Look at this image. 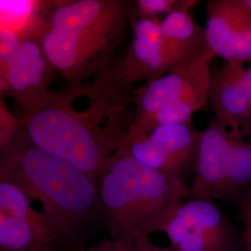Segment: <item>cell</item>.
Wrapping results in <instances>:
<instances>
[{
	"label": "cell",
	"instance_id": "9a60e30c",
	"mask_svg": "<svg viewBox=\"0 0 251 251\" xmlns=\"http://www.w3.org/2000/svg\"><path fill=\"white\" fill-rule=\"evenodd\" d=\"M228 127L231 163L226 198L244 195L251 188V135L235 126L228 125Z\"/></svg>",
	"mask_w": 251,
	"mask_h": 251
},
{
	"label": "cell",
	"instance_id": "30bf717a",
	"mask_svg": "<svg viewBox=\"0 0 251 251\" xmlns=\"http://www.w3.org/2000/svg\"><path fill=\"white\" fill-rule=\"evenodd\" d=\"M210 75L208 63L179 65L136 89V116L131 127L144 123L163 108L207 91Z\"/></svg>",
	"mask_w": 251,
	"mask_h": 251
},
{
	"label": "cell",
	"instance_id": "2e32d148",
	"mask_svg": "<svg viewBox=\"0 0 251 251\" xmlns=\"http://www.w3.org/2000/svg\"><path fill=\"white\" fill-rule=\"evenodd\" d=\"M197 1L192 0H136L132 5V19H159L173 11L191 9Z\"/></svg>",
	"mask_w": 251,
	"mask_h": 251
},
{
	"label": "cell",
	"instance_id": "4fadbf2b",
	"mask_svg": "<svg viewBox=\"0 0 251 251\" xmlns=\"http://www.w3.org/2000/svg\"><path fill=\"white\" fill-rule=\"evenodd\" d=\"M246 68L225 62L210 75L207 103L216 119L251 135V104L245 84Z\"/></svg>",
	"mask_w": 251,
	"mask_h": 251
},
{
	"label": "cell",
	"instance_id": "7402d4cb",
	"mask_svg": "<svg viewBox=\"0 0 251 251\" xmlns=\"http://www.w3.org/2000/svg\"><path fill=\"white\" fill-rule=\"evenodd\" d=\"M245 5L251 10V0H243Z\"/></svg>",
	"mask_w": 251,
	"mask_h": 251
},
{
	"label": "cell",
	"instance_id": "8992f818",
	"mask_svg": "<svg viewBox=\"0 0 251 251\" xmlns=\"http://www.w3.org/2000/svg\"><path fill=\"white\" fill-rule=\"evenodd\" d=\"M0 251H71L15 184L0 179Z\"/></svg>",
	"mask_w": 251,
	"mask_h": 251
},
{
	"label": "cell",
	"instance_id": "5b68a950",
	"mask_svg": "<svg viewBox=\"0 0 251 251\" xmlns=\"http://www.w3.org/2000/svg\"><path fill=\"white\" fill-rule=\"evenodd\" d=\"M163 233L179 251H242L243 236L211 199L189 198L169 216Z\"/></svg>",
	"mask_w": 251,
	"mask_h": 251
},
{
	"label": "cell",
	"instance_id": "52a82bcc",
	"mask_svg": "<svg viewBox=\"0 0 251 251\" xmlns=\"http://www.w3.org/2000/svg\"><path fill=\"white\" fill-rule=\"evenodd\" d=\"M201 131L192 124L166 125L126 141L119 148L154 171L184 181L195 171Z\"/></svg>",
	"mask_w": 251,
	"mask_h": 251
},
{
	"label": "cell",
	"instance_id": "8fae6325",
	"mask_svg": "<svg viewBox=\"0 0 251 251\" xmlns=\"http://www.w3.org/2000/svg\"><path fill=\"white\" fill-rule=\"evenodd\" d=\"M230 163L229 127L215 118L201 131L195 176L190 186L191 198H226Z\"/></svg>",
	"mask_w": 251,
	"mask_h": 251
},
{
	"label": "cell",
	"instance_id": "603a6c76",
	"mask_svg": "<svg viewBox=\"0 0 251 251\" xmlns=\"http://www.w3.org/2000/svg\"><path fill=\"white\" fill-rule=\"evenodd\" d=\"M245 249H246L245 251H251V244H250L249 246H247Z\"/></svg>",
	"mask_w": 251,
	"mask_h": 251
},
{
	"label": "cell",
	"instance_id": "ba28073f",
	"mask_svg": "<svg viewBox=\"0 0 251 251\" xmlns=\"http://www.w3.org/2000/svg\"><path fill=\"white\" fill-rule=\"evenodd\" d=\"M206 39L212 57L251 64V10L243 0L206 3Z\"/></svg>",
	"mask_w": 251,
	"mask_h": 251
},
{
	"label": "cell",
	"instance_id": "44dd1931",
	"mask_svg": "<svg viewBox=\"0 0 251 251\" xmlns=\"http://www.w3.org/2000/svg\"><path fill=\"white\" fill-rule=\"evenodd\" d=\"M245 84H246V88H247L248 95H249L251 104V64L249 68L246 69V72H245Z\"/></svg>",
	"mask_w": 251,
	"mask_h": 251
},
{
	"label": "cell",
	"instance_id": "e0dca14e",
	"mask_svg": "<svg viewBox=\"0 0 251 251\" xmlns=\"http://www.w3.org/2000/svg\"><path fill=\"white\" fill-rule=\"evenodd\" d=\"M23 37L18 33L6 28L0 30V68L4 67L17 50Z\"/></svg>",
	"mask_w": 251,
	"mask_h": 251
},
{
	"label": "cell",
	"instance_id": "7a4b0ae2",
	"mask_svg": "<svg viewBox=\"0 0 251 251\" xmlns=\"http://www.w3.org/2000/svg\"><path fill=\"white\" fill-rule=\"evenodd\" d=\"M0 179L38 201L42 213L71 251H80L89 233L103 223L97 180L77 167L37 147L20 126L1 146Z\"/></svg>",
	"mask_w": 251,
	"mask_h": 251
},
{
	"label": "cell",
	"instance_id": "5bb4252c",
	"mask_svg": "<svg viewBox=\"0 0 251 251\" xmlns=\"http://www.w3.org/2000/svg\"><path fill=\"white\" fill-rule=\"evenodd\" d=\"M165 56L171 69L185 64L208 63L209 52L205 27L192 17L190 9L173 11L161 21Z\"/></svg>",
	"mask_w": 251,
	"mask_h": 251
},
{
	"label": "cell",
	"instance_id": "6da1fadb",
	"mask_svg": "<svg viewBox=\"0 0 251 251\" xmlns=\"http://www.w3.org/2000/svg\"><path fill=\"white\" fill-rule=\"evenodd\" d=\"M119 62L88 80L19 104V123L33 144L96 180L136 116V89L122 75Z\"/></svg>",
	"mask_w": 251,
	"mask_h": 251
},
{
	"label": "cell",
	"instance_id": "277c9868",
	"mask_svg": "<svg viewBox=\"0 0 251 251\" xmlns=\"http://www.w3.org/2000/svg\"><path fill=\"white\" fill-rule=\"evenodd\" d=\"M97 184L110 239L130 245L163 232L171 211L191 198L184 181L144 166L120 149Z\"/></svg>",
	"mask_w": 251,
	"mask_h": 251
},
{
	"label": "cell",
	"instance_id": "7c38bea8",
	"mask_svg": "<svg viewBox=\"0 0 251 251\" xmlns=\"http://www.w3.org/2000/svg\"><path fill=\"white\" fill-rule=\"evenodd\" d=\"M132 38L120 59V72L126 82L157 79L171 70L164 52L160 19H131Z\"/></svg>",
	"mask_w": 251,
	"mask_h": 251
},
{
	"label": "cell",
	"instance_id": "9c48e42d",
	"mask_svg": "<svg viewBox=\"0 0 251 251\" xmlns=\"http://www.w3.org/2000/svg\"><path fill=\"white\" fill-rule=\"evenodd\" d=\"M57 74L41 42L24 38L8 63L0 68L1 93L18 104L25 103L50 90Z\"/></svg>",
	"mask_w": 251,
	"mask_h": 251
},
{
	"label": "cell",
	"instance_id": "ffe728a7",
	"mask_svg": "<svg viewBox=\"0 0 251 251\" xmlns=\"http://www.w3.org/2000/svg\"><path fill=\"white\" fill-rule=\"evenodd\" d=\"M134 251H179L173 248H161L150 240V237H144L139 239L134 244Z\"/></svg>",
	"mask_w": 251,
	"mask_h": 251
},
{
	"label": "cell",
	"instance_id": "3957f363",
	"mask_svg": "<svg viewBox=\"0 0 251 251\" xmlns=\"http://www.w3.org/2000/svg\"><path fill=\"white\" fill-rule=\"evenodd\" d=\"M133 1L57 2L49 13L40 42L68 84L88 80L113 67L132 19Z\"/></svg>",
	"mask_w": 251,
	"mask_h": 251
},
{
	"label": "cell",
	"instance_id": "d6986e66",
	"mask_svg": "<svg viewBox=\"0 0 251 251\" xmlns=\"http://www.w3.org/2000/svg\"><path fill=\"white\" fill-rule=\"evenodd\" d=\"M80 251H134V245L107 239L101 240L100 242L85 248Z\"/></svg>",
	"mask_w": 251,
	"mask_h": 251
},
{
	"label": "cell",
	"instance_id": "ac0fdd59",
	"mask_svg": "<svg viewBox=\"0 0 251 251\" xmlns=\"http://www.w3.org/2000/svg\"><path fill=\"white\" fill-rule=\"evenodd\" d=\"M241 218H242L243 242L245 248L251 244V188L243 195L241 201Z\"/></svg>",
	"mask_w": 251,
	"mask_h": 251
}]
</instances>
